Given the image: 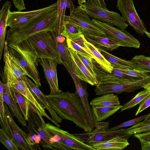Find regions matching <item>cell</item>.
Wrapping results in <instances>:
<instances>
[{
  "instance_id": "cell-1",
  "label": "cell",
  "mask_w": 150,
  "mask_h": 150,
  "mask_svg": "<svg viewBox=\"0 0 150 150\" xmlns=\"http://www.w3.org/2000/svg\"><path fill=\"white\" fill-rule=\"evenodd\" d=\"M46 96L51 107L62 119L72 121L86 132L93 130L87 121L81 100L76 93L62 91Z\"/></svg>"
},
{
  "instance_id": "cell-2",
  "label": "cell",
  "mask_w": 150,
  "mask_h": 150,
  "mask_svg": "<svg viewBox=\"0 0 150 150\" xmlns=\"http://www.w3.org/2000/svg\"><path fill=\"white\" fill-rule=\"evenodd\" d=\"M57 20V9L24 25L10 28L6 32V40L7 42L17 43L42 31L56 32Z\"/></svg>"
},
{
  "instance_id": "cell-3",
  "label": "cell",
  "mask_w": 150,
  "mask_h": 150,
  "mask_svg": "<svg viewBox=\"0 0 150 150\" xmlns=\"http://www.w3.org/2000/svg\"><path fill=\"white\" fill-rule=\"evenodd\" d=\"M7 43L8 50L25 68L28 76L38 87L41 86L38 70L40 58L30 42L26 39L17 43Z\"/></svg>"
},
{
  "instance_id": "cell-4",
  "label": "cell",
  "mask_w": 150,
  "mask_h": 150,
  "mask_svg": "<svg viewBox=\"0 0 150 150\" xmlns=\"http://www.w3.org/2000/svg\"><path fill=\"white\" fill-rule=\"evenodd\" d=\"M43 126L48 133L50 149L70 150H96L77 137L59 127L49 123Z\"/></svg>"
},
{
  "instance_id": "cell-5",
  "label": "cell",
  "mask_w": 150,
  "mask_h": 150,
  "mask_svg": "<svg viewBox=\"0 0 150 150\" xmlns=\"http://www.w3.org/2000/svg\"><path fill=\"white\" fill-rule=\"evenodd\" d=\"M4 111L0 110V124L11 140L21 150H33L36 144L30 136L21 129L12 116L7 104H4Z\"/></svg>"
},
{
  "instance_id": "cell-6",
  "label": "cell",
  "mask_w": 150,
  "mask_h": 150,
  "mask_svg": "<svg viewBox=\"0 0 150 150\" xmlns=\"http://www.w3.org/2000/svg\"><path fill=\"white\" fill-rule=\"evenodd\" d=\"M27 40L32 45L40 58L52 59L59 64H62V61L51 31L38 33Z\"/></svg>"
},
{
  "instance_id": "cell-7",
  "label": "cell",
  "mask_w": 150,
  "mask_h": 150,
  "mask_svg": "<svg viewBox=\"0 0 150 150\" xmlns=\"http://www.w3.org/2000/svg\"><path fill=\"white\" fill-rule=\"evenodd\" d=\"M108 122H96L95 129L89 133L72 134L84 143L89 145L107 140L117 137H125L128 138L132 135L127 132V129H119L108 131Z\"/></svg>"
},
{
  "instance_id": "cell-8",
  "label": "cell",
  "mask_w": 150,
  "mask_h": 150,
  "mask_svg": "<svg viewBox=\"0 0 150 150\" xmlns=\"http://www.w3.org/2000/svg\"><path fill=\"white\" fill-rule=\"evenodd\" d=\"M80 6L93 19L116 26L122 30H125L128 25L119 13L98 5L93 0H87Z\"/></svg>"
},
{
  "instance_id": "cell-9",
  "label": "cell",
  "mask_w": 150,
  "mask_h": 150,
  "mask_svg": "<svg viewBox=\"0 0 150 150\" xmlns=\"http://www.w3.org/2000/svg\"><path fill=\"white\" fill-rule=\"evenodd\" d=\"M93 22L103 30L106 36L117 42L120 46L139 48L140 45L139 42L125 30L119 29L107 23L95 19Z\"/></svg>"
},
{
  "instance_id": "cell-10",
  "label": "cell",
  "mask_w": 150,
  "mask_h": 150,
  "mask_svg": "<svg viewBox=\"0 0 150 150\" xmlns=\"http://www.w3.org/2000/svg\"><path fill=\"white\" fill-rule=\"evenodd\" d=\"M57 8V2L48 6L31 11L12 12L10 11L7 18V26L13 28L23 26Z\"/></svg>"
},
{
  "instance_id": "cell-11",
  "label": "cell",
  "mask_w": 150,
  "mask_h": 150,
  "mask_svg": "<svg viewBox=\"0 0 150 150\" xmlns=\"http://www.w3.org/2000/svg\"><path fill=\"white\" fill-rule=\"evenodd\" d=\"M96 78L99 84L122 83L135 81L141 79L122 72L113 67L111 72L103 69L94 59H92Z\"/></svg>"
},
{
  "instance_id": "cell-12",
  "label": "cell",
  "mask_w": 150,
  "mask_h": 150,
  "mask_svg": "<svg viewBox=\"0 0 150 150\" xmlns=\"http://www.w3.org/2000/svg\"><path fill=\"white\" fill-rule=\"evenodd\" d=\"M4 71L6 83L11 87L12 83L25 76H28L25 68L20 64L17 59L8 50L7 43L6 40L4 52Z\"/></svg>"
},
{
  "instance_id": "cell-13",
  "label": "cell",
  "mask_w": 150,
  "mask_h": 150,
  "mask_svg": "<svg viewBox=\"0 0 150 150\" xmlns=\"http://www.w3.org/2000/svg\"><path fill=\"white\" fill-rule=\"evenodd\" d=\"M88 15L79 5L74 9L69 16L65 15L64 20L80 28L83 34L105 35L104 32L93 22Z\"/></svg>"
},
{
  "instance_id": "cell-14",
  "label": "cell",
  "mask_w": 150,
  "mask_h": 150,
  "mask_svg": "<svg viewBox=\"0 0 150 150\" xmlns=\"http://www.w3.org/2000/svg\"><path fill=\"white\" fill-rule=\"evenodd\" d=\"M116 7L128 25L138 33L142 35L145 34L146 28L137 12L133 0H117Z\"/></svg>"
},
{
  "instance_id": "cell-15",
  "label": "cell",
  "mask_w": 150,
  "mask_h": 150,
  "mask_svg": "<svg viewBox=\"0 0 150 150\" xmlns=\"http://www.w3.org/2000/svg\"><path fill=\"white\" fill-rule=\"evenodd\" d=\"M65 67L71 76L75 84L76 91L75 93L81 99L84 107L87 121L91 128L93 130L96 122L93 118L92 108L88 101V94L86 88L81 83L80 79L77 75L74 64L72 62V67H69L64 64Z\"/></svg>"
},
{
  "instance_id": "cell-16",
  "label": "cell",
  "mask_w": 150,
  "mask_h": 150,
  "mask_svg": "<svg viewBox=\"0 0 150 150\" xmlns=\"http://www.w3.org/2000/svg\"><path fill=\"white\" fill-rule=\"evenodd\" d=\"M11 87L15 88L25 96L37 108L42 116L45 117L57 126L60 127V126L58 123L55 122L46 113L45 109L39 102L32 92L28 88L24 77L18 79L14 81L11 85Z\"/></svg>"
},
{
  "instance_id": "cell-17",
  "label": "cell",
  "mask_w": 150,
  "mask_h": 150,
  "mask_svg": "<svg viewBox=\"0 0 150 150\" xmlns=\"http://www.w3.org/2000/svg\"><path fill=\"white\" fill-rule=\"evenodd\" d=\"M69 49L76 74L80 79L92 86H97L99 85L96 78L91 74L83 64L76 52L70 48Z\"/></svg>"
},
{
  "instance_id": "cell-18",
  "label": "cell",
  "mask_w": 150,
  "mask_h": 150,
  "mask_svg": "<svg viewBox=\"0 0 150 150\" xmlns=\"http://www.w3.org/2000/svg\"><path fill=\"white\" fill-rule=\"evenodd\" d=\"M24 78L28 88L32 92L39 102L44 109L48 111L52 119L55 122L57 123H60L62 119L51 107L46 95L26 76H24Z\"/></svg>"
},
{
  "instance_id": "cell-19",
  "label": "cell",
  "mask_w": 150,
  "mask_h": 150,
  "mask_svg": "<svg viewBox=\"0 0 150 150\" xmlns=\"http://www.w3.org/2000/svg\"><path fill=\"white\" fill-rule=\"evenodd\" d=\"M4 91L3 98L4 102L9 106L13 116L18 119L23 126L26 125V120L22 116L17 105L12 87H9L6 83H3Z\"/></svg>"
},
{
  "instance_id": "cell-20",
  "label": "cell",
  "mask_w": 150,
  "mask_h": 150,
  "mask_svg": "<svg viewBox=\"0 0 150 150\" xmlns=\"http://www.w3.org/2000/svg\"><path fill=\"white\" fill-rule=\"evenodd\" d=\"M128 139L125 137H117L88 145L97 150H122L129 145Z\"/></svg>"
},
{
  "instance_id": "cell-21",
  "label": "cell",
  "mask_w": 150,
  "mask_h": 150,
  "mask_svg": "<svg viewBox=\"0 0 150 150\" xmlns=\"http://www.w3.org/2000/svg\"><path fill=\"white\" fill-rule=\"evenodd\" d=\"M86 40L97 48L109 51L116 49L120 45L116 42L105 35L83 34Z\"/></svg>"
},
{
  "instance_id": "cell-22",
  "label": "cell",
  "mask_w": 150,
  "mask_h": 150,
  "mask_svg": "<svg viewBox=\"0 0 150 150\" xmlns=\"http://www.w3.org/2000/svg\"><path fill=\"white\" fill-rule=\"evenodd\" d=\"M55 41L57 48L62 61V64H64L69 67H72L71 59L65 37L60 35H57L56 32L52 31Z\"/></svg>"
},
{
  "instance_id": "cell-23",
  "label": "cell",
  "mask_w": 150,
  "mask_h": 150,
  "mask_svg": "<svg viewBox=\"0 0 150 150\" xmlns=\"http://www.w3.org/2000/svg\"><path fill=\"white\" fill-rule=\"evenodd\" d=\"M85 39L83 34L71 40L66 39L68 48L96 61L95 57L85 43Z\"/></svg>"
},
{
  "instance_id": "cell-24",
  "label": "cell",
  "mask_w": 150,
  "mask_h": 150,
  "mask_svg": "<svg viewBox=\"0 0 150 150\" xmlns=\"http://www.w3.org/2000/svg\"><path fill=\"white\" fill-rule=\"evenodd\" d=\"M97 48L113 67L122 69H138L136 64L131 60L122 59L110 54L105 50L99 48Z\"/></svg>"
},
{
  "instance_id": "cell-25",
  "label": "cell",
  "mask_w": 150,
  "mask_h": 150,
  "mask_svg": "<svg viewBox=\"0 0 150 150\" xmlns=\"http://www.w3.org/2000/svg\"><path fill=\"white\" fill-rule=\"evenodd\" d=\"M90 105L95 107H115L120 105L118 97L113 93H106L94 98Z\"/></svg>"
},
{
  "instance_id": "cell-26",
  "label": "cell",
  "mask_w": 150,
  "mask_h": 150,
  "mask_svg": "<svg viewBox=\"0 0 150 150\" xmlns=\"http://www.w3.org/2000/svg\"><path fill=\"white\" fill-rule=\"evenodd\" d=\"M122 105L109 107H95L92 106V113L96 122L105 120L109 117L121 109Z\"/></svg>"
},
{
  "instance_id": "cell-27",
  "label": "cell",
  "mask_w": 150,
  "mask_h": 150,
  "mask_svg": "<svg viewBox=\"0 0 150 150\" xmlns=\"http://www.w3.org/2000/svg\"><path fill=\"white\" fill-rule=\"evenodd\" d=\"M58 20L56 30L57 35H60L63 29L66 8H69L71 0H57Z\"/></svg>"
},
{
  "instance_id": "cell-28",
  "label": "cell",
  "mask_w": 150,
  "mask_h": 150,
  "mask_svg": "<svg viewBox=\"0 0 150 150\" xmlns=\"http://www.w3.org/2000/svg\"><path fill=\"white\" fill-rule=\"evenodd\" d=\"M85 42L90 51L95 57L96 61L106 71L111 72L113 67L104 57L98 48L85 38Z\"/></svg>"
},
{
  "instance_id": "cell-29",
  "label": "cell",
  "mask_w": 150,
  "mask_h": 150,
  "mask_svg": "<svg viewBox=\"0 0 150 150\" xmlns=\"http://www.w3.org/2000/svg\"><path fill=\"white\" fill-rule=\"evenodd\" d=\"M83 34L81 29L77 25L64 20L63 29L61 35L66 39H71Z\"/></svg>"
},
{
  "instance_id": "cell-30",
  "label": "cell",
  "mask_w": 150,
  "mask_h": 150,
  "mask_svg": "<svg viewBox=\"0 0 150 150\" xmlns=\"http://www.w3.org/2000/svg\"><path fill=\"white\" fill-rule=\"evenodd\" d=\"M43 68L46 78L50 87L51 94L59 93L62 91L56 86L52 77L50 70L49 63L47 59L40 58L39 62Z\"/></svg>"
},
{
  "instance_id": "cell-31",
  "label": "cell",
  "mask_w": 150,
  "mask_h": 150,
  "mask_svg": "<svg viewBox=\"0 0 150 150\" xmlns=\"http://www.w3.org/2000/svg\"><path fill=\"white\" fill-rule=\"evenodd\" d=\"M14 96L18 103L25 119L28 121L29 117V100L15 88L12 87Z\"/></svg>"
},
{
  "instance_id": "cell-32",
  "label": "cell",
  "mask_w": 150,
  "mask_h": 150,
  "mask_svg": "<svg viewBox=\"0 0 150 150\" xmlns=\"http://www.w3.org/2000/svg\"><path fill=\"white\" fill-rule=\"evenodd\" d=\"M150 94V90L144 89L139 92L130 100L125 103L121 109V111L131 109L139 103Z\"/></svg>"
},
{
  "instance_id": "cell-33",
  "label": "cell",
  "mask_w": 150,
  "mask_h": 150,
  "mask_svg": "<svg viewBox=\"0 0 150 150\" xmlns=\"http://www.w3.org/2000/svg\"><path fill=\"white\" fill-rule=\"evenodd\" d=\"M130 60L136 64L138 69L150 73V57L136 55Z\"/></svg>"
},
{
  "instance_id": "cell-34",
  "label": "cell",
  "mask_w": 150,
  "mask_h": 150,
  "mask_svg": "<svg viewBox=\"0 0 150 150\" xmlns=\"http://www.w3.org/2000/svg\"><path fill=\"white\" fill-rule=\"evenodd\" d=\"M149 131H150V123H143L142 122L137 123L127 129L128 134L132 135Z\"/></svg>"
},
{
  "instance_id": "cell-35",
  "label": "cell",
  "mask_w": 150,
  "mask_h": 150,
  "mask_svg": "<svg viewBox=\"0 0 150 150\" xmlns=\"http://www.w3.org/2000/svg\"><path fill=\"white\" fill-rule=\"evenodd\" d=\"M0 141L9 150H18L16 145L2 128L0 129Z\"/></svg>"
},
{
  "instance_id": "cell-36",
  "label": "cell",
  "mask_w": 150,
  "mask_h": 150,
  "mask_svg": "<svg viewBox=\"0 0 150 150\" xmlns=\"http://www.w3.org/2000/svg\"><path fill=\"white\" fill-rule=\"evenodd\" d=\"M119 69L123 73L141 79H144L150 76V73L139 69Z\"/></svg>"
},
{
  "instance_id": "cell-37",
  "label": "cell",
  "mask_w": 150,
  "mask_h": 150,
  "mask_svg": "<svg viewBox=\"0 0 150 150\" xmlns=\"http://www.w3.org/2000/svg\"><path fill=\"white\" fill-rule=\"evenodd\" d=\"M76 52L80 59L89 71L94 77H96L92 61V59L83 55L79 52Z\"/></svg>"
},
{
  "instance_id": "cell-38",
  "label": "cell",
  "mask_w": 150,
  "mask_h": 150,
  "mask_svg": "<svg viewBox=\"0 0 150 150\" xmlns=\"http://www.w3.org/2000/svg\"><path fill=\"white\" fill-rule=\"evenodd\" d=\"M147 116V115H144L134 119L125 122L117 126L109 129L108 130L110 131L115 130L123 127H125L134 125L144 120Z\"/></svg>"
},
{
  "instance_id": "cell-39",
  "label": "cell",
  "mask_w": 150,
  "mask_h": 150,
  "mask_svg": "<svg viewBox=\"0 0 150 150\" xmlns=\"http://www.w3.org/2000/svg\"><path fill=\"white\" fill-rule=\"evenodd\" d=\"M47 60L53 81L56 87L59 88L58 84L57 70V66L58 63L52 59H47Z\"/></svg>"
},
{
  "instance_id": "cell-40",
  "label": "cell",
  "mask_w": 150,
  "mask_h": 150,
  "mask_svg": "<svg viewBox=\"0 0 150 150\" xmlns=\"http://www.w3.org/2000/svg\"><path fill=\"white\" fill-rule=\"evenodd\" d=\"M134 136L139 140L141 144L150 143V131L134 134Z\"/></svg>"
},
{
  "instance_id": "cell-41",
  "label": "cell",
  "mask_w": 150,
  "mask_h": 150,
  "mask_svg": "<svg viewBox=\"0 0 150 150\" xmlns=\"http://www.w3.org/2000/svg\"><path fill=\"white\" fill-rule=\"evenodd\" d=\"M150 106V94L144 99L140 103L139 107L136 112L135 115Z\"/></svg>"
},
{
  "instance_id": "cell-42",
  "label": "cell",
  "mask_w": 150,
  "mask_h": 150,
  "mask_svg": "<svg viewBox=\"0 0 150 150\" xmlns=\"http://www.w3.org/2000/svg\"><path fill=\"white\" fill-rule=\"evenodd\" d=\"M13 3L19 11L26 9L24 0H13Z\"/></svg>"
},
{
  "instance_id": "cell-43",
  "label": "cell",
  "mask_w": 150,
  "mask_h": 150,
  "mask_svg": "<svg viewBox=\"0 0 150 150\" xmlns=\"http://www.w3.org/2000/svg\"><path fill=\"white\" fill-rule=\"evenodd\" d=\"M29 135L36 144H39L40 143L41 138L38 134L30 133V135Z\"/></svg>"
},
{
  "instance_id": "cell-44",
  "label": "cell",
  "mask_w": 150,
  "mask_h": 150,
  "mask_svg": "<svg viewBox=\"0 0 150 150\" xmlns=\"http://www.w3.org/2000/svg\"><path fill=\"white\" fill-rule=\"evenodd\" d=\"M93 1L98 5L105 8H107L106 5L104 0H93Z\"/></svg>"
},
{
  "instance_id": "cell-45",
  "label": "cell",
  "mask_w": 150,
  "mask_h": 150,
  "mask_svg": "<svg viewBox=\"0 0 150 150\" xmlns=\"http://www.w3.org/2000/svg\"><path fill=\"white\" fill-rule=\"evenodd\" d=\"M141 144L142 150H150V143Z\"/></svg>"
},
{
  "instance_id": "cell-46",
  "label": "cell",
  "mask_w": 150,
  "mask_h": 150,
  "mask_svg": "<svg viewBox=\"0 0 150 150\" xmlns=\"http://www.w3.org/2000/svg\"><path fill=\"white\" fill-rule=\"evenodd\" d=\"M142 122L143 123H150V113L147 115L146 117Z\"/></svg>"
},
{
  "instance_id": "cell-47",
  "label": "cell",
  "mask_w": 150,
  "mask_h": 150,
  "mask_svg": "<svg viewBox=\"0 0 150 150\" xmlns=\"http://www.w3.org/2000/svg\"><path fill=\"white\" fill-rule=\"evenodd\" d=\"M145 89L150 90V82L142 87Z\"/></svg>"
},
{
  "instance_id": "cell-48",
  "label": "cell",
  "mask_w": 150,
  "mask_h": 150,
  "mask_svg": "<svg viewBox=\"0 0 150 150\" xmlns=\"http://www.w3.org/2000/svg\"><path fill=\"white\" fill-rule=\"evenodd\" d=\"M86 2V0H78V3L79 5Z\"/></svg>"
},
{
  "instance_id": "cell-49",
  "label": "cell",
  "mask_w": 150,
  "mask_h": 150,
  "mask_svg": "<svg viewBox=\"0 0 150 150\" xmlns=\"http://www.w3.org/2000/svg\"><path fill=\"white\" fill-rule=\"evenodd\" d=\"M145 34L150 39V33L148 32L147 31L145 32Z\"/></svg>"
},
{
  "instance_id": "cell-50",
  "label": "cell",
  "mask_w": 150,
  "mask_h": 150,
  "mask_svg": "<svg viewBox=\"0 0 150 150\" xmlns=\"http://www.w3.org/2000/svg\"><path fill=\"white\" fill-rule=\"evenodd\" d=\"M1 1V0H0V1Z\"/></svg>"
},
{
  "instance_id": "cell-51",
  "label": "cell",
  "mask_w": 150,
  "mask_h": 150,
  "mask_svg": "<svg viewBox=\"0 0 150 150\" xmlns=\"http://www.w3.org/2000/svg\"></svg>"
},
{
  "instance_id": "cell-52",
  "label": "cell",
  "mask_w": 150,
  "mask_h": 150,
  "mask_svg": "<svg viewBox=\"0 0 150 150\" xmlns=\"http://www.w3.org/2000/svg\"></svg>"
}]
</instances>
